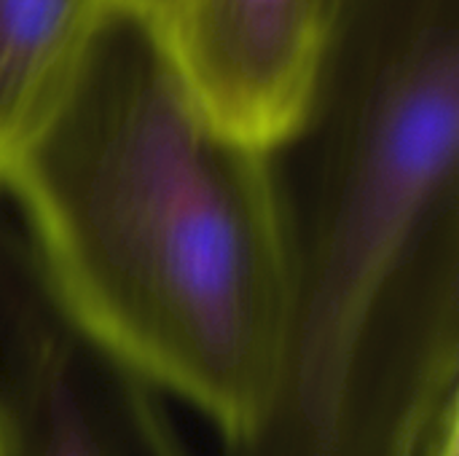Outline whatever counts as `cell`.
Here are the masks:
<instances>
[{"mask_svg":"<svg viewBox=\"0 0 459 456\" xmlns=\"http://www.w3.org/2000/svg\"><path fill=\"white\" fill-rule=\"evenodd\" d=\"M264 156L272 344L221 456H422L457 406L459 0H336L312 102Z\"/></svg>","mask_w":459,"mask_h":456,"instance_id":"obj_1","label":"cell"},{"mask_svg":"<svg viewBox=\"0 0 459 456\" xmlns=\"http://www.w3.org/2000/svg\"><path fill=\"white\" fill-rule=\"evenodd\" d=\"M0 188L46 280L102 344L221 433L242 419L277 298L266 156L212 124L153 5H102Z\"/></svg>","mask_w":459,"mask_h":456,"instance_id":"obj_2","label":"cell"},{"mask_svg":"<svg viewBox=\"0 0 459 456\" xmlns=\"http://www.w3.org/2000/svg\"><path fill=\"white\" fill-rule=\"evenodd\" d=\"M0 456H191L159 390L65 306L3 212Z\"/></svg>","mask_w":459,"mask_h":456,"instance_id":"obj_3","label":"cell"},{"mask_svg":"<svg viewBox=\"0 0 459 456\" xmlns=\"http://www.w3.org/2000/svg\"><path fill=\"white\" fill-rule=\"evenodd\" d=\"M156 13L223 134L269 151L301 124L325 62L333 0H169Z\"/></svg>","mask_w":459,"mask_h":456,"instance_id":"obj_4","label":"cell"},{"mask_svg":"<svg viewBox=\"0 0 459 456\" xmlns=\"http://www.w3.org/2000/svg\"><path fill=\"white\" fill-rule=\"evenodd\" d=\"M108 0H0V177Z\"/></svg>","mask_w":459,"mask_h":456,"instance_id":"obj_5","label":"cell"},{"mask_svg":"<svg viewBox=\"0 0 459 456\" xmlns=\"http://www.w3.org/2000/svg\"><path fill=\"white\" fill-rule=\"evenodd\" d=\"M422 456H457V406L438 422Z\"/></svg>","mask_w":459,"mask_h":456,"instance_id":"obj_6","label":"cell"},{"mask_svg":"<svg viewBox=\"0 0 459 456\" xmlns=\"http://www.w3.org/2000/svg\"><path fill=\"white\" fill-rule=\"evenodd\" d=\"M140 3H148V5H153V8H159V5H167L169 0H140Z\"/></svg>","mask_w":459,"mask_h":456,"instance_id":"obj_7","label":"cell"},{"mask_svg":"<svg viewBox=\"0 0 459 456\" xmlns=\"http://www.w3.org/2000/svg\"><path fill=\"white\" fill-rule=\"evenodd\" d=\"M333 3H336V0H333Z\"/></svg>","mask_w":459,"mask_h":456,"instance_id":"obj_8","label":"cell"}]
</instances>
